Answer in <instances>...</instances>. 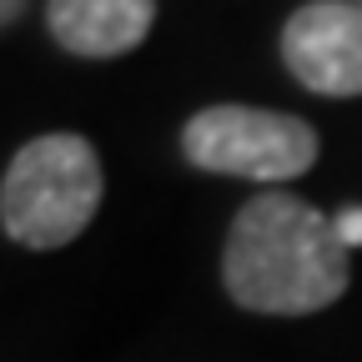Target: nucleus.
Masks as SVG:
<instances>
[{
	"instance_id": "423d86ee",
	"label": "nucleus",
	"mask_w": 362,
	"mask_h": 362,
	"mask_svg": "<svg viewBox=\"0 0 362 362\" xmlns=\"http://www.w3.org/2000/svg\"><path fill=\"white\" fill-rule=\"evenodd\" d=\"M337 232H342V242H347V247H357V242H362V206H352V211H342V216H337Z\"/></svg>"
},
{
	"instance_id": "f03ea898",
	"label": "nucleus",
	"mask_w": 362,
	"mask_h": 362,
	"mask_svg": "<svg viewBox=\"0 0 362 362\" xmlns=\"http://www.w3.org/2000/svg\"><path fill=\"white\" fill-rule=\"evenodd\" d=\"M101 192V161L81 136H35L0 181V221L21 247L51 252L90 226Z\"/></svg>"
},
{
	"instance_id": "7ed1b4c3",
	"label": "nucleus",
	"mask_w": 362,
	"mask_h": 362,
	"mask_svg": "<svg viewBox=\"0 0 362 362\" xmlns=\"http://www.w3.org/2000/svg\"><path fill=\"white\" fill-rule=\"evenodd\" d=\"M181 151L197 166L247 181H292L317 161V131L302 116L262 106H206L181 131Z\"/></svg>"
},
{
	"instance_id": "6e6552de",
	"label": "nucleus",
	"mask_w": 362,
	"mask_h": 362,
	"mask_svg": "<svg viewBox=\"0 0 362 362\" xmlns=\"http://www.w3.org/2000/svg\"><path fill=\"white\" fill-rule=\"evenodd\" d=\"M357 6H362V0H357Z\"/></svg>"
},
{
	"instance_id": "0eeeda50",
	"label": "nucleus",
	"mask_w": 362,
	"mask_h": 362,
	"mask_svg": "<svg viewBox=\"0 0 362 362\" xmlns=\"http://www.w3.org/2000/svg\"><path fill=\"white\" fill-rule=\"evenodd\" d=\"M21 11H25V0H0V30H6V25L21 16Z\"/></svg>"
},
{
	"instance_id": "20e7f679",
	"label": "nucleus",
	"mask_w": 362,
	"mask_h": 362,
	"mask_svg": "<svg viewBox=\"0 0 362 362\" xmlns=\"http://www.w3.org/2000/svg\"><path fill=\"white\" fill-rule=\"evenodd\" d=\"M282 61L317 96H362V6H302L282 30Z\"/></svg>"
},
{
	"instance_id": "39448f33",
	"label": "nucleus",
	"mask_w": 362,
	"mask_h": 362,
	"mask_svg": "<svg viewBox=\"0 0 362 362\" xmlns=\"http://www.w3.org/2000/svg\"><path fill=\"white\" fill-rule=\"evenodd\" d=\"M156 21V0H51L45 25L71 56L106 61L136 51Z\"/></svg>"
},
{
	"instance_id": "f257e3e1",
	"label": "nucleus",
	"mask_w": 362,
	"mask_h": 362,
	"mask_svg": "<svg viewBox=\"0 0 362 362\" xmlns=\"http://www.w3.org/2000/svg\"><path fill=\"white\" fill-rule=\"evenodd\" d=\"M221 277L247 312L302 317L332 307L347 292L352 272L337 221L297 202L292 192H262L232 221Z\"/></svg>"
}]
</instances>
